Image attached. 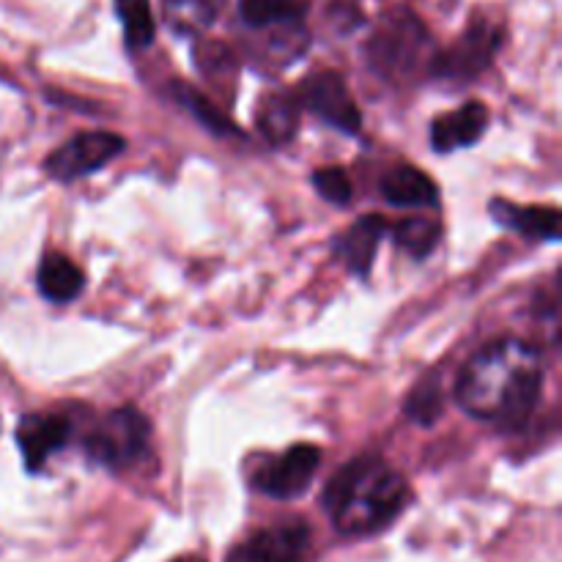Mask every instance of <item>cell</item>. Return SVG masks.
I'll return each instance as SVG.
<instances>
[{"label": "cell", "instance_id": "8992f818", "mask_svg": "<svg viewBox=\"0 0 562 562\" xmlns=\"http://www.w3.org/2000/svg\"><path fill=\"white\" fill-rule=\"evenodd\" d=\"M124 137L115 135V132H82V135L71 137L60 148H55L47 162H44V168H47L49 179L75 181L113 162L124 151Z\"/></svg>", "mask_w": 562, "mask_h": 562}, {"label": "cell", "instance_id": "d6986e66", "mask_svg": "<svg viewBox=\"0 0 562 562\" xmlns=\"http://www.w3.org/2000/svg\"><path fill=\"white\" fill-rule=\"evenodd\" d=\"M439 236L442 225L434 217H409L395 225V241L415 258H426L439 245Z\"/></svg>", "mask_w": 562, "mask_h": 562}, {"label": "cell", "instance_id": "5bb4252c", "mask_svg": "<svg viewBox=\"0 0 562 562\" xmlns=\"http://www.w3.org/2000/svg\"><path fill=\"white\" fill-rule=\"evenodd\" d=\"M382 198L393 206H431L437 203V184L415 165H398L384 173Z\"/></svg>", "mask_w": 562, "mask_h": 562}, {"label": "cell", "instance_id": "603a6c76", "mask_svg": "<svg viewBox=\"0 0 562 562\" xmlns=\"http://www.w3.org/2000/svg\"><path fill=\"white\" fill-rule=\"evenodd\" d=\"M313 187L333 203H349L351 198V181L344 168H318L313 173Z\"/></svg>", "mask_w": 562, "mask_h": 562}, {"label": "cell", "instance_id": "9c48e42d", "mask_svg": "<svg viewBox=\"0 0 562 562\" xmlns=\"http://www.w3.org/2000/svg\"><path fill=\"white\" fill-rule=\"evenodd\" d=\"M300 102L305 104L311 113L333 124L335 130L357 132L362 124V115L357 110L355 99H351L349 88H346L344 77L335 71H316L307 77L300 86Z\"/></svg>", "mask_w": 562, "mask_h": 562}, {"label": "cell", "instance_id": "8fae6325", "mask_svg": "<svg viewBox=\"0 0 562 562\" xmlns=\"http://www.w3.org/2000/svg\"><path fill=\"white\" fill-rule=\"evenodd\" d=\"M488 126V110L483 102H467L456 113L439 115L431 124V143L439 154L467 148L483 137Z\"/></svg>", "mask_w": 562, "mask_h": 562}, {"label": "cell", "instance_id": "3957f363", "mask_svg": "<svg viewBox=\"0 0 562 562\" xmlns=\"http://www.w3.org/2000/svg\"><path fill=\"white\" fill-rule=\"evenodd\" d=\"M366 58L373 69L390 80H406L420 66L431 69L434 38L420 16L409 9L390 11L366 44Z\"/></svg>", "mask_w": 562, "mask_h": 562}, {"label": "cell", "instance_id": "7c38bea8", "mask_svg": "<svg viewBox=\"0 0 562 562\" xmlns=\"http://www.w3.org/2000/svg\"><path fill=\"white\" fill-rule=\"evenodd\" d=\"M387 234V223H384L379 214H368L360 217L344 236L338 239V256L346 263V269L360 278H366L373 267V258H376L379 241Z\"/></svg>", "mask_w": 562, "mask_h": 562}, {"label": "cell", "instance_id": "277c9868", "mask_svg": "<svg viewBox=\"0 0 562 562\" xmlns=\"http://www.w3.org/2000/svg\"><path fill=\"white\" fill-rule=\"evenodd\" d=\"M148 442H151V423L135 406H124V409L110 412L88 434L86 453L93 464L119 472L137 464L148 453Z\"/></svg>", "mask_w": 562, "mask_h": 562}, {"label": "cell", "instance_id": "7a4b0ae2", "mask_svg": "<svg viewBox=\"0 0 562 562\" xmlns=\"http://www.w3.org/2000/svg\"><path fill=\"white\" fill-rule=\"evenodd\" d=\"M409 503V486L379 456H357L338 470L324 492V505L344 536H373L384 530Z\"/></svg>", "mask_w": 562, "mask_h": 562}, {"label": "cell", "instance_id": "5b68a950", "mask_svg": "<svg viewBox=\"0 0 562 562\" xmlns=\"http://www.w3.org/2000/svg\"><path fill=\"white\" fill-rule=\"evenodd\" d=\"M503 31L486 16H472L467 31L461 33L445 53H437L431 60V75L453 82H470L488 69L497 55Z\"/></svg>", "mask_w": 562, "mask_h": 562}, {"label": "cell", "instance_id": "ffe728a7", "mask_svg": "<svg viewBox=\"0 0 562 562\" xmlns=\"http://www.w3.org/2000/svg\"><path fill=\"white\" fill-rule=\"evenodd\" d=\"M406 417H412L420 426H431L437 423L439 412H442V390H439L437 376H428L426 382L417 384L409 393V401L404 406Z\"/></svg>", "mask_w": 562, "mask_h": 562}, {"label": "cell", "instance_id": "44dd1931", "mask_svg": "<svg viewBox=\"0 0 562 562\" xmlns=\"http://www.w3.org/2000/svg\"><path fill=\"white\" fill-rule=\"evenodd\" d=\"M165 14L170 16L176 27L192 31V27L209 25L214 16V9L209 0H165Z\"/></svg>", "mask_w": 562, "mask_h": 562}, {"label": "cell", "instance_id": "4fadbf2b", "mask_svg": "<svg viewBox=\"0 0 562 562\" xmlns=\"http://www.w3.org/2000/svg\"><path fill=\"white\" fill-rule=\"evenodd\" d=\"M492 214L505 228L519 231L536 241L560 239V212L554 206H519L510 201H494Z\"/></svg>", "mask_w": 562, "mask_h": 562}, {"label": "cell", "instance_id": "ba28073f", "mask_svg": "<svg viewBox=\"0 0 562 562\" xmlns=\"http://www.w3.org/2000/svg\"><path fill=\"white\" fill-rule=\"evenodd\" d=\"M311 547V530L305 521H289L252 532L236 543L225 562H302Z\"/></svg>", "mask_w": 562, "mask_h": 562}, {"label": "cell", "instance_id": "52a82bcc", "mask_svg": "<svg viewBox=\"0 0 562 562\" xmlns=\"http://www.w3.org/2000/svg\"><path fill=\"white\" fill-rule=\"evenodd\" d=\"M318 464H322V453L316 445H294L285 450L278 459L267 461L261 470L252 475L258 492L274 499H294L311 488L313 477H316Z\"/></svg>", "mask_w": 562, "mask_h": 562}, {"label": "cell", "instance_id": "7402d4cb", "mask_svg": "<svg viewBox=\"0 0 562 562\" xmlns=\"http://www.w3.org/2000/svg\"><path fill=\"white\" fill-rule=\"evenodd\" d=\"M181 102H184L187 108L198 115V121H203V124H206L212 132H217V135H234L236 132V126L231 124V121L225 119V115L220 113V110L214 108L206 97H201V93L181 88Z\"/></svg>", "mask_w": 562, "mask_h": 562}, {"label": "cell", "instance_id": "ac0fdd59", "mask_svg": "<svg viewBox=\"0 0 562 562\" xmlns=\"http://www.w3.org/2000/svg\"><path fill=\"white\" fill-rule=\"evenodd\" d=\"M115 11H119V20L124 25L126 44L132 49H143L154 42V14L148 0H115Z\"/></svg>", "mask_w": 562, "mask_h": 562}, {"label": "cell", "instance_id": "e0dca14e", "mask_svg": "<svg viewBox=\"0 0 562 562\" xmlns=\"http://www.w3.org/2000/svg\"><path fill=\"white\" fill-rule=\"evenodd\" d=\"M258 126H261L263 137L274 146H283L291 137L296 135V126H300V104L291 97H269L261 104V113H258Z\"/></svg>", "mask_w": 562, "mask_h": 562}, {"label": "cell", "instance_id": "2e32d148", "mask_svg": "<svg viewBox=\"0 0 562 562\" xmlns=\"http://www.w3.org/2000/svg\"><path fill=\"white\" fill-rule=\"evenodd\" d=\"M239 11L250 27L300 25L305 16V0H241Z\"/></svg>", "mask_w": 562, "mask_h": 562}, {"label": "cell", "instance_id": "6da1fadb", "mask_svg": "<svg viewBox=\"0 0 562 562\" xmlns=\"http://www.w3.org/2000/svg\"><path fill=\"white\" fill-rule=\"evenodd\" d=\"M543 387V362L536 346L503 338L477 351L461 371L456 398L481 420L516 431L536 412Z\"/></svg>", "mask_w": 562, "mask_h": 562}, {"label": "cell", "instance_id": "30bf717a", "mask_svg": "<svg viewBox=\"0 0 562 562\" xmlns=\"http://www.w3.org/2000/svg\"><path fill=\"white\" fill-rule=\"evenodd\" d=\"M71 437V420L64 415H25L16 426V445L22 450L27 472H38L55 450Z\"/></svg>", "mask_w": 562, "mask_h": 562}, {"label": "cell", "instance_id": "9a60e30c", "mask_svg": "<svg viewBox=\"0 0 562 562\" xmlns=\"http://www.w3.org/2000/svg\"><path fill=\"white\" fill-rule=\"evenodd\" d=\"M38 291L49 302L66 305L82 291V272L66 256H47L38 267Z\"/></svg>", "mask_w": 562, "mask_h": 562}, {"label": "cell", "instance_id": "cb8c5ba5", "mask_svg": "<svg viewBox=\"0 0 562 562\" xmlns=\"http://www.w3.org/2000/svg\"><path fill=\"white\" fill-rule=\"evenodd\" d=\"M173 562H203V560H198V558H179V560H173Z\"/></svg>", "mask_w": 562, "mask_h": 562}]
</instances>
